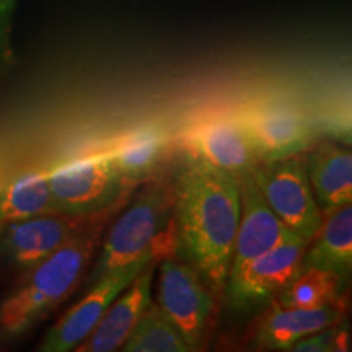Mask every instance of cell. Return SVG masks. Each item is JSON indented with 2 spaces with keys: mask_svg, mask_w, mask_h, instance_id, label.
Segmentation results:
<instances>
[{
  "mask_svg": "<svg viewBox=\"0 0 352 352\" xmlns=\"http://www.w3.org/2000/svg\"><path fill=\"white\" fill-rule=\"evenodd\" d=\"M173 196L176 250L210 290L222 292L240 222L239 178L189 158Z\"/></svg>",
  "mask_w": 352,
  "mask_h": 352,
  "instance_id": "6da1fadb",
  "label": "cell"
},
{
  "mask_svg": "<svg viewBox=\"0 0 352 352\" xmlns=\"http://www.w3.org/2000/svg\"><path fill=\"white\" fill-rule=\"evenodd\" d=\"M95 248V235L82 233L26 271L16 289L0 302V336H25L63 303L82 280Z\"/></svg>",
  "mask_w": 352,
  "mask_h": 352,
  "instance_id": "7a4b0ae2",
  "label": "cell"
},
{
  "mask_svg": "<svg viewBox=\"0 0 352 352\" xmlns=\"http://www.w3.org/2000/svg\"><path fill=\"white\" fill-rule=\"evenodd\" d=\"M173 208V188L168 184L157 183L144 188L113 223L87 277V287L144 254L160 256L162 250L168 252L170 241L176 245Z\"/></svg>",
  "mask_w": 352,
  "mask_h": 352,
  "instance_id": "3957f363",
  "label": "cell"
},
{
  "mask_svg": "<svg viewBox=\"0 0 352 352\" xmlns=\"http://www.w3.org/2000/svg\"><path fill=\"white\" fill-rule=\"evenodd\" d=\"M56 212L83 217L108 209L132 182L116 168L107 152L78 157L47 170Z\"/></svg>",
  "mask_w": 352,
  "mask_h": 352,
  "instance_id": "277c9868",
  "label": "cell"
},
{
  "mask_svg": "<svg viewBox=\"0 0 352 352\" xmlns=\"http://www.w3.org/2000/svg\"><path fill=\"white\" fill-rule=\"evenodd\" d=\"M259 191L283 223L310 243L323 222L316 204L305 160L298 155L264 162L253 168Z\"/></svg>",
  "mask_w": 352,
  "mask_h": 352,
  "instance_id": "5b68a950",
  "label": "cell"
},
{
  "mask_svg": "<svg viewBox=\"0 0 352 352\" xmlns=\"http://www.w3.org/2000/svg\"><path fill=\"white\" fill-rule=\"evenodd\" d=\"M155 305L189 349L199 351L214 298L208 284L191 264L171 258L160 263Z\"/></svg>",
  "mask_w": 352,
  "mask_h": 352,
  "instance_id": "8992f818",
  "label": "cell"
},
{
  "mask_svg": "<svg viewBox=\"0 0 352 352\" xmlns=\"http://www.w3.org/2000/svg\"><path fill=\"white\" fill-rule=\"evenodd\" d=\"M308 241L289 233L284 241L248 263L226 283L228 308L235 315H253L271 303L300 270Z\"/></svg>",
  "mask_w": 352,
  "mask_h": 352,
  "instance_id": "52a82bcc",
  "label": "cell"
},
{
  "mask_svg": "<svg viewBox=\"0 0 352 352\" xmlns=\"http://www.w3.org/2000/svg\"><path fill=\"white\" fill-rule=\"evenodd\" d=\"M235 116L263 162L298 155L311 140V126L305 113L280 96H261L248 101Z\"/></svg>",
  "mask_w": 352,
  "mask_h": 352,
  "instance_id": "ba28073f",
  "label": "cell"
},
{
  "mask_svg": "<svg viewBox=\"0 0 352 352\" xmlns=\"http://www.w3.org/2000/svg\"><path fill=\"white\" fill-rule=\"evenodd\" d=\"M155 253H147L120 270L109 272L87 287V294L67 314L50 328L34 352H70L90 334L113 302L129 287L144 267L157 261Z\"/></svg>",
  "mask_w": 352,
  "mask_h": 352,
  "instance_id": "9c48e42d",
  "label": "cell"
},
{
  "mask_svg": "<svg viewBox=\"0 0 352 352\" xmlns=\"http://www.w3.org/2000/svg\"><path fill=\"white\" fill-rule=\"evenodd\" d=\"M83 217L50 212L16 220L0 228V263L28 271L82 235Z\"/></svg>",
  "mask_w": 352,
  "mask_h": 352,
  "instance_id": "30bf717a",
  "label": "cell"
},
{
  "mask_svg": "<svg viewBox=\"0 0 352 352\" xmlns=\"http://www.w3.org/2000/svg\"><path fill=\"white\" fill-rule=\"evenodd\" d=\"M189 158L236 178L252 173L259 162L254 145L235 114L217 116L192 126L183 135Z\"/></svg>",
  "mask_w": 352,
  "mask_h": 352,
  "instance_id": "8fae6325",
  "label": "cell"
},
{
  "mask_svg": "<svg viewBox=\"0 0 352 352\" xmlns=\"http://www.w3.org/2000/svg\"><path fill=\"white\" fill-rule=\"evenodd\" d=\"M239 183L241 212L228 277L235 276L246 264L270 252L292 233L264 201L253 173L240 176Z\"/></svg>",
  "mask_w": 352,
  "mask_h": 352,
  "instance_id": "7c38bea8",
  "label": "cell"
},
{
  "mask_svg": "<svg viewBox=\"0 0 352 352\" xmlns=\"http://www.w3.org/2000/svg\"><path fill=\"white\" fill-rule=\"evenodd\" d=\"M155 267V261L147 264L129 287L113 302L90 334L70 352H120L152 302Z\"/></svg>",
  "mask_w": 352,
  "mask_h": 352,
  "instance_id": "4fadbf2b",
  "label": "cell"
},
{
  "mask_svg": "<svg viewBox=\"0 0 352 352\" xmlns=\"http://www.w3.org/2000/svg\"><path fill=\"white\" fill-rule=\"evenodd\" d=\"M342 318L336 302L315 308H292L272 305L256 323L252 349L254 352H277L298 341L334 327Z\"/></svg>",
  "mask_w": 352,
  "mask_h": 352,
  "instance_id": "5bb4252c",
  "label": "cell"
},
{
  "mask_svg": "<svg viewBox=\"0 0 352 352\" xmlns=\"http://www.w3.org/2000/svg\"><path fill=\"white\" fill-rule=\"evenodd\" d=\"M307 175L321 214L352 204V155L336 144H323L308 153Z\"/></svg>",
  "mask_w": 352,
  "mask_h": 352,
  "instance_id": "9a60e30c",
  "label": "cell"
},
{
  "mask_svg": "<svg viewBox=\"0 0 352 352\" xmlns=\"http://www.w3.org/2000/svg\"><path fill=\"white\" fill-rule=\"evenodd\" d=\"M300 267H318L349 280L352 271V206L327 214V219L307 245Z\"/></svg>",
  "mask_w": 352,
  "mask_h": 352,
  "instance_id": "2e32d148",
  "label": "cell"
},
{
  "mask_svg": "<svg viewBox=\"0 0 352 352\" xmlns=\"http://www.w3.org/2000/svg\"><path fill=\"white\" fill-rule=\"evenodd\" d=\"M168 138L157 126H144L121 135L109 145L108 157L126 179L135 183L151 175L164 157Z\"/></svg>",
  "mask_w": 352,
  "mask_h": 352,
  "instance_id": "e0dca14e",
  "label": "cell"
},
{
  "mask_svg": "<svg viewBox=\"0 0 352 352\" xmlns=\"http://www.w3.org/2000/svg\"><path fill=\"white\" fill-rule=\"evenodd\" d=\"M56 212L47 171L20 173L0 188V228L7 223Z\"/></svg>",
  "mask_w": 352,
  "mask_h": 352,
  "instance_id": "ac0fdd59",
  "label": "cell"
},
{
  "mask_svg": "<svg viewBox=\"0 0 352 352\" xmlns=\"http://www.w3.org/2000/svg\"><path fill=\"white\" fill-rule=\"evenodd\" d=\"M346 280L318 267H300L287 285L277 294L276 303L280 307L315 308L336 302Z\"/></svg>",
  "mask_w": 352,
  "mask_h": 352,
  "instance_id": "d6986e66",
  "label": "cell"
},
{
  "mask_svg": "<svg viewBox=\"0 0 352 352\" xmlns=\"http://www.w3.org/2000/svg\"><path fill=\"white\" fill-rule=\"evenodd\" d=\"M120 352H192L151 302Z\"/></svg>",
  "mask_w": 352,
  "mask_h": 352,
  "instance_id": "ffe728a7",
  "label": "cell"
},
{
  "mask_svg": "<svg viewBox=\"0 0 352 352\" xmlns=\"http://www.w3.org/2000/svg\"><path fill=\"white\" fill-rule=\"evenodd\" d=\"M15 0H0V67L10 59V25Z\"/></svg>",
  "mask_w": 352,
  "mask_h": 352,
  "instance_id": "44dd1931",
  "label": "cell"
},
{
  "mask_svg": "<svg viewBox=\"0 0 352 352\" xmlns=\"http://www.w3.org/2000/svg\"><path fill=\"white\" fill-rule=\"evenodd\" d=\"M336 327V324H334ZM334 327L323 329V331L311 334V336L305 338V340L298 341L297 344L284 351L277 352H329V347H331L333 334H334Z\"/></svg>",
  "mask_w": 352,
  "mask_h": 352,
  "instance_id": "7402d4cb",
  "label": "cell"
},
{
  "mask_svg": "<svg viewBox=\"0 0 352 352\" xmlns=\"http://www.w3.org/2000/svg\"><path fill=\"white\" fill-rule=\"evenodd\" d=\"M329 352H352L351 323L347 318H341L334 327V334Z\"/></svg>",
  "mask_w": 352,
  "mask_h": 352,
  "instance_id": "603a6c76",
  "label": "cell"
}]
</instances>
